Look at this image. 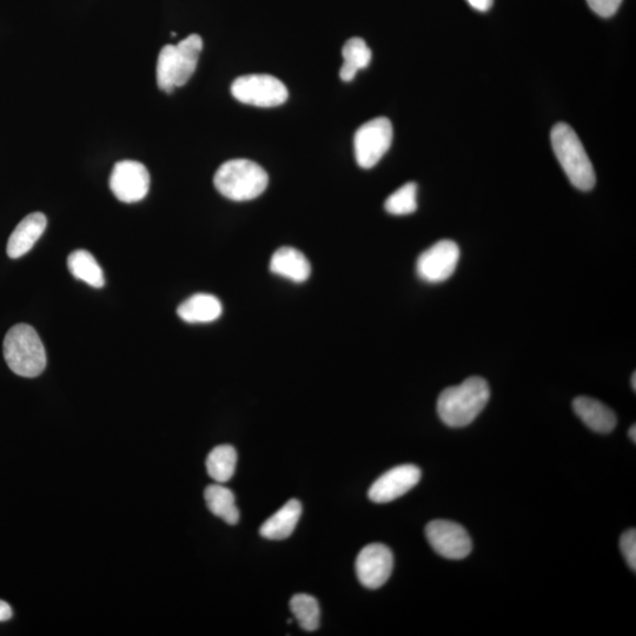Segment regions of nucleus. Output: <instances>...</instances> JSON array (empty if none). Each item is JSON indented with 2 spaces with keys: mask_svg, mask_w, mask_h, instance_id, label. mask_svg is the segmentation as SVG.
Wrapping results in <instances>:
<instances>
[{
  "mask_svg": "<svg viewBox=\"0 0 636 636\" xmlns=\"http://www.w3.org/2000/svg\"><path fill=\"white\" fill-rule=\"evenodd\" d=\"M203 50L201 36L190 35L177 45H165L159 52L156 76L158 88L171 94L195 74Z\"/></svg>",
  "mask_w": 636,
  "mask_h": 636,
  "instance_id": "2",
  "label": "nucleus"
},
{
  "mask_svg": "<svg viewBox=\"0 0 636 636\" xmlns=\"http://www.w3.org/2000/svg\"><path fill=\"white\" fill-rule=\"evenodd\" d=\"M427 539L437 554L450 560H462L472 552V539L459 523L435 520L428 523Z\"/></svg>",
  "mask_w": 636,
  "mask_h": 636,
  "instance_id": "9",
  "label": "nucleus"
},
{
  "mask_svg": "<svg viewBox=\"0 0 636 636\" xmlns=\"http://www.w3.org/2000/svg\"><path fill=\"white\" fill-rule=\"evenodd\" d=\"M632 387H633V390L635 392V390H636V374L635 373L632 376Z\"/></svg>",
  "mask_w": 636,
  "mask_h": 636,
  "instance_id": "29",
  "label": "nucleus"
},
{
  "mask_svg": "<svg viewBox=\"0 0 636 636\" xmlns=\"http://www.w3.org/2000/svg\"><path fill=\"white\" fill-rule=\"evenodd\" d=\"M587 3L596 15L609 18L618 12L622 0H587Z\"/></svg>",
  "mask_w": 636,
  "mask_h": 636,
  "instance_id": "25",
  "label": "nucleus"
},
{
  "mask_svg": "<svg viewBox=\"0 0 636 636\" xmlns=\"http://www.w3.org/2000/svg\"><path fill=\"white\" fill-rule=\"evenodd\" d=\"M271 273L295 283L306 282L311 274L308 258L301 251L283 247L270 260Z\"/></svg>",
  "mask_w": 636,
  "mask_h": 636,
  "instance_id": "15",
  "label": "nucleus"
},
{
  "mask_svg": "<svg viewBox=\"0 0 636 636\" xmlns=\"http://www.w3.org/2000/svg\"><path fill=\"white\" fill-rule=\"evenodd\" d=\"M12 608L3 600H0V622L8 621L12 618Z\"/></svg>",
  "mask_w": 636,
  "mask_h": 636,
  "instance_id": "27",
  "label": "nucleus"
},
{
  "mask_svg": "<svg viewBox=\"0 0 636 636\" xmlns=\"http://www.w3.org/2000/svg\"><path fill=\"white\" fill-rule=\"evenodd\" d=\"M222 313L221 301L209 294L191 296L177 309L181 320L190 324L214 322L221 317Z\"/></svg>",
  "mask_w": 636,
  "mask_h": 636,
  "instance_id": "17",
  "label": "nucleus"
},
{
  "mask_svg": "<svg viewBox=\"0 0 636 636\" xmlns=\"http://www.w3.org/2000/svg\"><path fill=\"white\" fill-rule=\"evenodd\" d=\"M629 437H631L634 443L636 442V427L635 426L629 429Z\"/></svg>",
  "mask_w": 636,
  "mask_h": 636,
  "instance_id": "28",
  "label": "nucleus"
},
{
  "mask_svg": "<svg viewBox=\"0 0 636 636\" xmlns=\"http://www.w3.org/2000/svg\"><path fill=\"white\" fill-rule=\"evenodd\" d=\"M204 499L210 512L228 525L235 526L240 521V510L236 506L235 495L229 488L222 486V483L207 487Z\"/></svg>",
  "mask_w": 636,
  "mask_h": 636,
  "instance_id": "18",
  "label": "nucleus"
},
{
  "mask_svg": "<svg viewBox=\"0 0 636 636\" xmlns=\"http://www.w3.org/2000/svg\"><path fill=\"white\" fill-rule=\"evenodd\" d=\"M573 408L576 415L580 417L583 423L593 432L600 434H609L616 427L615 413L606 404L592 397L580 396L573 402Z\"/></svg>",
  "mask_w": 636,
  "mask_h": 636,
  "instance_id": "14",
  "label": "nucleus"
},
{
  "mask_svg": "<svg viewBox=\"0 0 636 636\" xmlns=\"http://www.w3.org/2000/svg\"><path fill=\"white\" fill-rule=\"evenodd\" d=\"M68 267L72 276L90 287L101 289L105 286V276L101 265L89 251L76 250L68 258Z\"/></svg>",
  "mask_w": 636,
  "mask_h": 636,
  "instance_id": "19",
  "label": "nucleus"
},
{
  "mask_svg": "<svg viewBox=\"0 0 636 636\" xmlns=\"http://www.w3.org/2000/svg\"><path fill=\"white\" fill-rule=\"evenodd\" d=\"M554 154L576 189L589 191L595 187L593 164L576 132L566 123L556 124L551 134Z\"/></svg>",
  "mask_w": 636,
  "mask_h": 636,
  "instance_id": "4",
  "label": "nucleus"
},
{
  "mask_svg": "<svg viewBox=\"0 0 636 636\" xmlns=\"http://www.w3.org/2000/svg\"><path fill=\"white\" fill-rule=\"evenodd\" d=\"M150 188V175L145 165L136 161H122L115 165L110 176V189L118 201L137 203L144 200Z\"/></svg>",
  "mask_w": 636,
  "mask_h": 636,
  "instance_id": "10",
  "label": "nucleus"
},
{
  "mask_svg": "<svg viewBox=\"0 0 636 636\" xmlns=\"http://www.w3.org/2000/svg\"><path fill=\"white\" fill-rule=\"evenodd\" d=\"M489 399L488 382L479 376L469 377L459 386L443 390L437 400V413L448 427H466L482 413Z\"/></svg>",
  "mask_w": 636,
  "mask_h": 636,
  "instance_id": "1",
  "label": "nucleus"
},
{
  "mask_svg": "<svg viewBox=\"0 0 636 636\" xmlns=\"http://www.w3.org/2000/svg\"><path fill=\"white\" fill-rule=\"evenodd\" d=\"M268 183L267 171L249 159H231L223 163L214 177L217 191L235 202L255 200L267 189Z\"/></svg>",
  "mask_w": 636,
  "mask_h": 636,
  "instance_id": "3",
  "label": "nucleus"
},
{
  "mask_svg": "<svg viewBox=\"0 0 636 636\" xmlns=\"http://www.w3.org/2000/svg\"><path fill=\"white\" fill-rule=\"evenodd\" d=\"M467 2L473 9L479 12L489 11L494 4V0H467Z\"/></svg>",
  "mask_w": 636,
  "mask_h": 636,
  "instance_id": "26",
  "label": "nucleus"
},
{
  "mask_svg": "<svg viewBox=\"0 0 636 636\" xmlns=\"http://www.w3.org/2000/svg\"><path fill=\"white\" fill-rule=\"evenodd\" d=\"M384 208L395 216L413 214L417 210V185L413 182L402 185L387 198Z\"/></svg>",
  "mask_w": 636,
  "mask_h": 636,
  "instance_id": "23",
  "label": "nucleus"
},
{
  "mask_svg": "<svg viewBox=\"0 0 636 636\" xmlns=\"http://www.w3.org/2000/svg\"><path fill=\"white\" fill-rule=\"evenodd\" d=\"M621 552L624 553L628 566L636 571V530L629 529L622 534L620 540Z\"/></svg>",
  "mask_w": 636,
  "mask_h": 636,
  "instance_id": "24",
  "label": "nucleus"
},
{
  "mask_svg": "<svg viewBox=\"0 0 636 636\" xmlns=\"http://www.w3.org/2000/svg\"><path fill=\"white\" fill-rule=\"evenodd\" d=\"M394 555L387 546L373 543L362 549L356 559V574L362 586L380 588L393 573Z\"/></svg>",
  "mask_w": 636,
  "mask_h": 636,
  "instance_id": "11",
  "label": "nucleus"
},
{
  "mask_svg": "<svg viewBox=\"0 0 636 636\" xmlns=\"http://www.w3.org/2000/svg\"><path fill=\"white\" fill-rule=\"evenodd\" d=\"M342 56L343 64L340 77L343 82H351L356 77L357 72L368 68L373 53L362 38L355 37L344 44Z\"/></svg>",
  "mask_w": 636,
  "mask_h": 636,
  "instance_id": "20",
  "label": "nucleus"
},
{
  "mask_svg": "<svg viewBox=\"0 0 636 636\" xmlns=\"http://www.w3.org/2000/svg\"><path fill=\"white\" fill-rule=\"evenodd\" d=\"M290 608L304 631L314 632L320 627V605L314 596L296 594L290 600Z\"/></svg>",
  "mask_w": 636,
  "mask_h": 636,
  "instance_id": "22",
  "label": "nucleus"
},
{
  "mask_svg": "<svg viewBox=\"0 0 636 636\" xmlns=\"http://www.w3.org/2000/svg\"><path fill=\"white\" fill-rule=\"evenodd\" d=\"M3 351L13 373L28 379L41 375L48 362L41 337L29 324H17L9 330Z\"/></svg>",
  "mask_w": 636,
  "mask_h": 636,
  "instance_id": "5",
  "label": "nucleus"
},
{
  "mask_svg": "<svg viewBox=\"0 0 636 636\" xmlns=\"http://www.w3.org/2000/svg\"><path fill=\"white\" fill-rule=\"evenodd\" d=\"M48 220L42 212H33L24 218L13 230L8 242V255L13 260L29 253L33 245L42 237Z\"/></svg>",
  "mask_w": 636,
  "mask_h": 636,
  "instance_id": "13",
  "label": "nucleus"
},
{
  "mask_svg": "<svg viewBox=\"0 0 636 636\" xmlns=\"http://www.w3.org/2000/svg\"><path fill=\"white\" fill-rule=\"evenodd\" d=\"M393 124L386 117H377L356 131L354 149L357 164L362 169L374 168L393 143Z\"/></svg>",
  "mask_w": 636,
  "mask_h": 636,
  "instance_id": "7",
  "label": "nucleus"
},
{
  "mask_svg": "<svg viewBox=\"0 0 636 636\" xmlns=\"http://www.w3.org/2000/svg\"><path fill=\"white\" fill-rule=\"evenodd\" d=\"M231 94L238 102L257 108H276L287 102V86L270 75H247L235 79Z\"/></svg>",
  "mask_w": 636,
  "mask_h": 636,
  "instance_id": "6",
  "label": "nucleus"
},
{
  "mask_svg": "<svg viewBox=\"0 0 636 636\" xmlns=\"http://www.w3.org/2000/svg\"><path fill=\"white\" fill-rule=\"evenodd\" d=\"M302 505L298 500H290L281 509L263 523L260 533L268 540H284L289 538L300 521Z\"/></svg>",
  "mask_w": 636,
  "mask_h": 636,
  "instance_id": "16",
  "label": "nucleus"
},
{
  "mask_svg": "<svg viewBox=\"0 0 636 636\" xmlns=\"http://www.w3.org/2000/svg\"><path fill=\"white\" fill-rule=\"evenodd\" d=\"M421 475V469L414 465L390 469L370 487L369 499L375 503H387L399 499L420 482Z\"/></svg>",
  "mask_w": 636,
  "mask_h": 636,
  "instance_id": "12",
  "label": "nucleus"
},
{
  "mask_svg": "<svg viewBox=\"0 0 636 636\" xmlns=\"http://www.w3.org/2000/svg\"><path fill=\"white\" fill-rule=\"evenodd\" d=\"M236 465L237 453L233 446H218L208 455V474L217 483L228 482L235 474Z\"/></svg>",
  "mask_w": 636,
  "mask_h": 636,
  "instance_id": "21",
  "label": "nucleus"
},
{
  "mask_svg": "<svg viewBox=\"0 0 636 636\" xmlns=\"http://www.w3.org/2000/svg\"><path fill=\"white\" fill-rule=\"evenodd\" d=\"M460 260V248L453 241L443 240L423 251L416 263V273L427 283H441L455 273Z\"/></svg>",
  "mask_w": 636,
  "mask_h": 636,
  "instance_id": "8",
  "label": "nucleus"
}]
</instances>
